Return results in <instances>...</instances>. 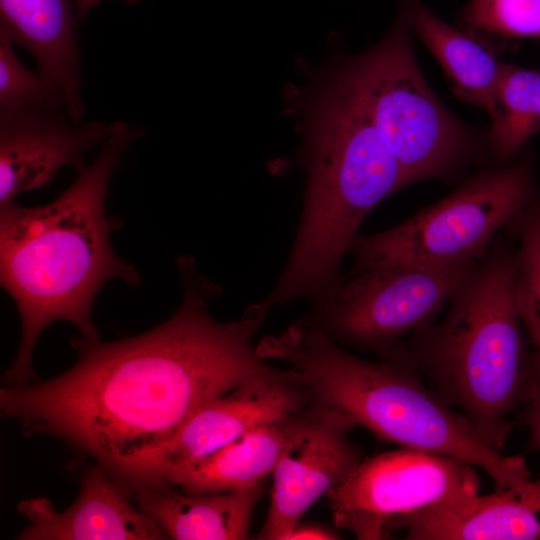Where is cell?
Segmentation results:
<instances>
[{"label": "cell", "mask_w": 540, "mask_h": 540, "mask_svg": "<svg viewBox=\"0 0 540 540\" xmlns=\"http://www.w3.org/2000/svg\"><path fill=\"white\" fill-rule=\"evenodd\" d=\"M177 265L183 298L167 321L114 342L72 339L78 356L68 371L0 390L1 411L20 421L27 436L69 442L132 490L168 484L161 474L166 449L200 407L246 380L280 371L252 345L269 312L262 303L236 321L219 322L209 304L221 287L192 257Z\"/></svg>", "instance_id": "obj_1"}, {"label": "cell", "mask_w": 540, "mask_h": 540, "mask_svg": "<svg viewBox=\"0 0 540 540\" xmlns=\"http://www.w3.org/2000/svg\"><path fill=\"white\" fill-rule=\"evenodd\" d=\"M140 131L117 121L89 165L79 164L73 183L52 202L34 207L15 202L0 208V283L21 319V340L6 386L28 384L35 373L32 354L52 322L72 323L97 340L91 319L94 299L111 279L140 282L136 268L113 251L111 233L119 222L105 212L113 172Z\"/></svg>", "instance_id": "obj_2"}, {"label": "cell", "mask_w": 540, "mask_h": 540, "mask_svg": "<svg viewBox=\"0 0 540 540\" xmlns=\"http://www.w3.org/2000/svg\"><path fill=\"white\" fill-rule=\"evenodd\" d=\"M306 187L295 240L279 279L262 301L270 311L312 300L339 279L342 260L368 214L404 188L399 163L366 111L344 65L297 90Z\"/></svg>", "instance_id": "obj_3"}, {"label": "cell", "mask_w": 540, "mask_h": 540, "mask_svg": "<svg viewBox=\"0 0 540 540\" xmlns=\"http://www.w3.org/2000/svg\"><path fill=\"white\" fill-rule=\"evenodd\" d=\"M514 243L496 236L488 256L462 281L446 317L416 331L391 360L424 372L482 441L502 453L509 416L527 399L532 353L526 351L515 286Z\"/></svg>", "instance_id": "obj_4"}, {"label": "cell", "mask_w": 540, "mask_h": 540, "mask_svg": "<svg viewBox=\"0 0 540 540\" xmlns=\"http://www.w3.org/2000/svg\"><path fill=\"white\" fill-rule=\"evenodd\" d=\"M264 359L297 370L313 400L349 416L378 438L401 448L449 456L483 469L497 488L531 479L521 456L489 448L469 421L398 360L373 362L341 348L306 317L256 347Z\"/></svg>", "instance_id": "obj_5"}, {"label": "cell", "mask_w": 540, "mask_h": 540, "mask_svg": "<svg viewBox=\"0 0 540 540\" xmlns=\"http://www.w3.org/2000/svg\"><path fill=\"white\" fill-rule=\"evenodd\" d=\"M416 1L400 0L390 31L345 63L366 111L399 163L404 187L429 179L451 180L480 151L477 137L443 105L416 61Z\"/></svg>", "instance_id": "obj_6"}, {"label": "cell", "mask_w": 540, "mask_h": 540, "mask_svg": "<svg viewBox=\"0 0 540 540\" xmlns=\"http://www.w3.org/2000/svg\"><path fill=\"white\" fill-rule=\"evenodd\" d=\"M536 193L530 155L481 170L398 225L358 234L349 250L352 273L388 264L482 261L498 232Z\"/></svg>", "instance_id": "obj_7"}, {"label": "cell", "mask_w": 540, "mask_h": 540, "mask_svg": "<svg viewBox=\"0 0 540 540\" xmlns=\"http://www.w3.org/2000/svg\"><path fill=\"white\" fill-rule=\"evenodd\" d=\"M481 261L388 264L339 279L305 316L338 344L392 356L399 339L432 323Z\"/></svg>", "instance_id": "obj_8"}, {"label": "cell", "mask_w": 540, "mask_h": 540, "mask_svg": "<svg viewBox=\"0 0 540 540\" xmlns=\"http://www.w3.org/2000/svg\"><path fill=\"white\" fill-rule=\"evenodd\" d=\"M473 467L453 457L407 448L362 460L327 494L335 525L358 539H386L401 518L479 494Z\"/></svg>", "instance_id": "obj_9"}, {"label": "cell", "mask_w": 540, "mask_h": 540, "mask_svg": "<svg viewBox=\"0 0 540 540\" xmlns=\"http://www.w3.org/2000/svg\"><path fill=\"white\" fill-rule=\"evenodd\" d=\"M356 426L349 416L313 399L290 417L259 539H289L305 512L357 468L361 453L348 439Z\"/></svg>", "instance_id": "obj_10"}, {"label": "cell", "mask_w": 540, "mask_h": 540, "mask_svg": "<svg viewBox=\"0 0 540 540\" xmlns=\"http://www.w3.org/2000/svg\"><path fill=\"white\" fill-rule=\"evenodd\" d=\"M294 368L246 380L200 407L166 449L161 474L204 458L255 428L282 421L312 401ZM166 482V481H165Z\"/></svg>", "instance_id": "obj_11"}, {"label": "cell", "mask_w": 540, "mask_h": 540, "mask_svg": "<svg viewBox=\"0 0 540 540\" xmlns=\"http://www.w3.org/2000/svg\"><path fill=\"white\" fill-rule=\"evenodd\" d=\"M114 127L75 121L66 111L0 114V208L20 193L49 186L62 168H76Z\"/></svg>", "instance_id": "obj_12"}, {"label": "cell", "mask_w": 540, "mask_h": 540, "mask_svg": "<svg viewBox=\"0 0 540 540\" xmlns=\"http://www.w3.org/2000/svg\"><path fill=\"white\" fill-rule=\"evenodd\" d=\"M108 474L103 467H88L82 474L76 501L60 513L44 497L20 502L17 511L30 525L17 539H169L149 515L132 506L125 490Z\"/></svg>", "instance_id": "obj_13"}, {"label": "cell", "mask_w": 540, "mask_h": 540, "mask_svg": "<svg viewBox=\"0 0 540 540\" xmlns=\"http://www.w3.org/2000/svg\"><path fill=\"white\" fill-rule=\"evenodd\" d=\"M412 540H540V477L401 518Z\"/></svg>", "instance_id": "obj_14"}, {"label": "cell", "mask_w": 540, "mask_h": 540, "mask_svg": "<svg viewBox=\"0 0 540 540\" xmlns=\"http://www.w3.org/2000/svg\"><path fill=\"white\" fill-rule=\"evenodd\" d=\"M74 0H0V28L34 57L38 72L61 91L67 113L84 115Z\"/></svg>", "instance_id": "obj_15"}, {"label": "cell", "mask_w": 540, "mask_h": 540, "mask_svg": "<svg viewBox=\"0 0 540 540\" xmlns=\"http://www.w3.org/2000/svg\"><path fill=\"white\" fill-rule=\"evenodd\" d=\"M168 483L134 489L140 510L175 540H242L254 507L262 496V482L228 492L190 494Z\"/></svg>", "instance_id": "obj_16"}, {"label": "cell", "mask_w": 540, "mask_h": 540, "mask_svg": "<svg viewBox=\"0 0 540 540\" xmlns=\"http://www.w3.org/2000/svg\"><path fill=\"white\" fill-rule=\"evenodd\" d=\"M290 417L250 430L204 458L169 469L165 481L190 494L236 491L261 483L274 470Z\"/></svg>", "instance_id": "obj_17"}, {"label": "cell", "mask_w": 540, "mask_h": 540, "mask_svg": "<svg viewBox=\"0 0 540 540\" xmlns=\"http://www.w3.org/2000/svg\"><path fill=\"white\" fill-rule=\"evenodd\" d=\"M413 30L443 68L454 95L490 114L507 64L471 32L446 23L420 0L414 5Z\"/></svg>", "instance_id": "obj_18"}, {"label": "cell", "mask_w": 540, "mask_h": 540, "mask_svg": "<svg viewBox=\"0 0 540 540\" xmlns=\"http://www.w3.org/2000/svg\"><path fill=\"white\" fill-rule=\"evenodd\" d=\"M489 116L488 149L504 165L540 132V71L507 64Z\"/></svg>", "instance_id": "obj_19"}, {"label": "cell", "mask_w": 540, "mask_h": 540, "mask_svg": "<svg viewBox=\"0 0 540 540\" xmlns=\"http://www.w3.org/2000/svg\"><path fill=\"white\" fill-rule=\"evenodd\" d=\"M503 230L516 250L518 313L535 351L540 352V193Z\"/></svg>", "instance_id": "obj_20"}, {"label": "cell", "mask_w": 540, "mask_h": 540, "mask_svg": "<svg viewBox=\"0 0 540 540\" xmlns=\"http://www.w3.org/2000/svg\"><path fill=\"white\" fill-rule=\"evenodd\" d=\"M13 39L0 28V114L66 111L65 97L41 74L17 58Z\"/></svg>", "instance_id": "obj_21"}, {"label": "cell", "mask_w": 540, "mask_h": 540, "mask_svg": "<svg viewBox=\"0 0 540 540\" xmlns=\"http://www.w3.org/2000/svg\"><path fill=\"white\" fill-rule=\"evenodd\" d=\"M461 20L476 34L540 40V0H470Z\"/></svg>", "instance_id": "obj_22"}, {"label": "cell", "mask_w": 540, "mask_h": 540, "mask_svg": "<svg viewBox=\"0 0 540 540\" xmlns=\"http://www.w3.org/2000/svg\"><path fill=\"white\" fill-rule=\"evenodd\" d=\"M525 422L529 429L528 448L540 453V352L532 353L530 388L525 401Z\"/></svg>", "instance_id": "obj_23"}, {"label": "cell", "mask_w": 540, "mask_h": 540, "mask_svg": "<svg viewBox=\"0 0 540 540\" xmlns=\"http://www.w3.org/2000/svg\"><path fill=\"white\" fill-rule=\"evenodd\" d=\"M337 535L328 529L313 525L300 526L293 530L289 539H336Z\"/></svg>", "instance_id": "obj_24"}, {"label": "cell", "mask_w": 540, "mask_h": 540, "mask_svg": "<svg viewBox=\"0 0 540 540\" xmlns=\"http://www.w3.org/2000/svg\"><path fill=\"white\" fill-rule=\"evenodd\" d=\"M77 18L81 21L97 4L104 0H74ZM128 4H137L141 0H124Z\"/></svg>", "instance_id": "obj_25"}]
</instances>
